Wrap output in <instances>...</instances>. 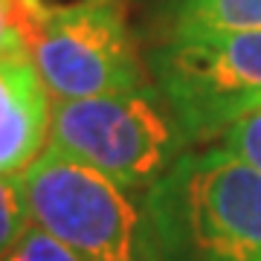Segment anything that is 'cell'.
Here are the masks:
<instances>
[{
	"label": "cell",
	"instance_id": "1",
	"mask_svg": "<svg viewBox=\"0 0 261 261\" xmlns=\"http://www.w3.org/2000/svg\"><path fill=\"white\" fill-rule=\"evenodd\" d=\"M157 261H261V171L189 148L142 195Z\"/></svg>",
	"mask_w": 261,
	"mask_h": 261
},
{
	"label": "cell",
	"instance_id": "2",
	"mask_svg": "<svg viewBox=\"0 0 261 261\" xmlns=\"http://www.w3.org/2000/svg\"><path fill=\"white\" fill-rule=\"evenodd\" d=\"M20 183L32 224L79 261H157L142 195L137 200L102 171L47 145L20 171Z\"/></svg>",
	"mask_w": 261,
	"mask_h": 261
},
{
	"label": "cell",
	"instance_id": "3",
	"mask_svg": "<svg viewBox=\"0 0 261 261\" xmlns=\"http://www.w3.org/2000/svg\"><path fill=\"white\" fill-rule=\"evenodd\" d=\"M49 148L145 195L189 145L160 90L145 84L130 93L58 102Z\"/></svg>",
	"mask_w": 261,
	"mask_h": 261
},
{
	"label": "cell",
	"instance_id": "4",
	"mask_svg": "<svg viewBox=\"0 0 261 261\" xmlns=\"http://www.w3.org/2000/svg\"><path fill=\"white\" fill-rule=\"evenodd\" d=\"M148 73L189 148L218 142L261 108V32L168 35L148 53Z\"/></svg>",
	"mask_w": 261,
	"mask_h": 261
},
{
	"label": "cell",
	"instance_id": "5",
	"mask_svg": "<svg viewBox=\"0 0 261 261\" xmlns=\"http://www.w3.org/2000/svg\"><path fill=\"white\" fill-rule=\"evenodd\" d=\"M47 93L56 102L130 93L145 87L137 44L116 3L53 6L29 41Z\"/></svg>",
	"mask_w": 261,
	"mask_h": 261
},
{
	"label": "cell",
	"instance_id": "6",
	"mask_svg": "<svg viewBox=\"0 0 261 261\" xmlns=\"http://www.w3.org/2000/svg\"><path fill=\"white\" fill-rule=\"evenodd\" d=\"M49 93L32 56L0 61V174H18L49 140Z\"/></svg>",
	"mask_w": 261,
	"mask_h": 261
},
{
	"label": "cell",
	"instance_id": "7",
	"mask_svg": "<svg viewBox=\"0 0 261 261\" xmlns=\"http://www.w3.org/2000/svg\"><path fill=\"white\" fill-rule=\"evenodd\" d=\"M163 23L168 35L261 32V0H168Z\"/></svg>",
	"mask_w": 261,
	"mask_h": 261
},
{
	"label": "cell",
	"instance_id": "8",
	"mask_svg": "<svg viewBox=\"0 0 261 261\" xmlns=\"http://www.w3.org/2000/svg\"><path fill=\"white\" fill-rule=\"evenodd\" d=\"M29 226H32V215L20 177L0 174V258L18 244V238Z\"/></svg>",
	"mask_w": 261,
	"mask_h": 261
},
{
	"label": "cell",
	"instance_id": "9",
	"mask_svg": "<svg viewBox=\"0 0 261 261\" xmlns=\"http://www.w3.org/2000/svg\"><path fill=\"white\" fill-rule=\"evenodd\" d=\"M215 145L229 151L232 157H238L250 168L261 171V108L244 113L241 119H235L232 125L218 137Z\"/></svg>",
	"mask_w": 261,
	"mask_h": 261
},
{
	"label": "cell",
	"instance_id": "10",
	"mask_svg": "<svg viewBox=\"0 0 261 261\" xmlns=\"http://www.w3.org/2000/svg\"><path fill=\"white\" fill-rule=\"evenodd\" d=\"M35 32V20L29 18L20 0H0V61L3 58L32 56L29 41Z\"/></svg>",
	"mask_w": 261,
	"mask_h": 261
},
{
	"label": "cell",
	"instance_id": "11",
	"mask_svg": "<svg viewBox=\"0 0 261 261\" xmlns=\"http://www.w3.org/2000/svg\"><path fill=\"white\" fill-rule=\"evenodd\" d=\"M0 261H79V258L61 241H56L49 232H44L41 226L32 224Z\"/></svg>",
	"mask_w": 261,
	"mask_h": 261
},
{
	"label": "cell",
	"instance_id": "12",
	"mask_svg": "<svg viewBox=\"0 0 261 261\" xmlns=\"http://www.w3.org/2000/svg\"><path fill=\"white\" fill-rule=\"evenodd\" d=\"M23 6H27L29 18L35 20V27H38V20L44 18V0H23Z\"/></svg>",
	"mask_w": 261,
	"mask_h": 261
},
{
	"label": "cell",
	"instance_id": "13",
	"mask_svg": "<svg viewBox=\"0 0 261 261\" xmlns=\"http://www.w3.org/2000/svg\"><path fill=\"white\" fill-rule=\"evenodd\" d=\"M84 3H113V0H84Z\"/></svg>",
	"mask_w": 261,
	"mask_h": 261
},
{
	"label": "cell",
	"instance_id": "14",
	"mask_svg": "<svg viewBox=\"0 0 261 261\" xmlns=\"http://www.w3.org/2000/svg\"><path fill=\"white\" fill-rule=\"evenodd\" d=\"M20 3H23V0H20Z\"/></svg>",
	"mask_w": 261,
	"mask_h": 261
}]
</instances>
